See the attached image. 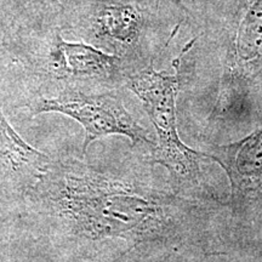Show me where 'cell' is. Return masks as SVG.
<instances>
[{"label": "cell", "instance_id": "cell-1", "mask_svg": "<svg viewBox=\"0 0 262 262\" xmlns=\"http://www.w3.org/2000/svg\"><path fill=\"white\" fill-rule=\"evenodd\" d=\"M37 186L72 228L93 238L139 242L206 228L203 206L79 162L50 163Z\"/></svg>", "mask_w": 262, "mask_h": 262}, {"label": "cell", "instance_id": "cell-9", "mask_svg": "<svg viewBox=\"0 0 262 262\" xmlns=\"http://www.w3.org/2000/svg\"><path fill=\"white\" fill-rule=\"evenodd\" d=\"M250 220H255L258 224V226H260V227L262 228V211L260 212V214H257V215H255L254 217H251Z\"/></svg>", "mask_w": 262, "mask_h": 262}, {"label": "cell", "instance_id": "cell-2", "mask_svg": "<svg viewBox=\"0 0 262 262\" xmlns=\"http://www.w3.org/2000/svg\"><path fill=\"white\" fill-rule=\"evenodd\" d=\"M192 44L193 41L189 42L175 61L178 67L175 74L157 72L150 64L126 78V86L142 101L158 137L150 162L168 170L175 189L180 193L183 188L192 187L199 182L202 178L201 162L205 157V153L196 152L182 142L176 123V96L181 83L180 61Z\"/></svg>", "mask_w": 262, "mask_h": 262}, {"label": "cell", "instance_id": "cell-5", "mask_svg": "<svg viewBox=\"0 0 262 262\" xmlns=\"http://www.w3.org/2000/svg\"><path fill=\"white\" fill-rule=\"evenodd\" d=\"M221 165L231 186V206L239 217L262 211V129L237 142L215 146L205 153Z\"/></svg>", "mask_w": 262, "mask_h": 262}, {"label": "cell", "instance_id": "cell-3", "mask_svg": "<svg viewBox=\"0 0 262 262\" xmlns=\"http://www.w3.org/2000/svg\"><path fill=\"white\" fill-rule=\"evenodd\" d=\"M32 114L61 113L77 120L85 130L83 153L95 140L108 135L129 137L133 145L155 147L147 131L127 112L114 94H85L74 89L61 91L56 97H40L31 104Z\"/></svg>", "mask_w": 262, "mask_h": 262}, {"label": "cell", "instance_id": "cell-4", "mask_svg": "<svg viewBox=\"0 0 262 262\" xmlns=\"http://www.w3.org/2000/svg\"><path fill=\"white\" fill-rule=\"evenodd\" d=\"M17 56L37 73L64 80H108L119 73V58L84 42H68L58 33L22 39Z\"/></svg>", "mask_w": 262, "mask_h": 262}, {"label": "cell", "instance_id": "cell-8", "mask_svg": "<svg viewBox=\"0 0 262 262\" xmlns=\"http://www.w3.org/2000/svg\"><path fill=\"white\" fill-rule=\"evenodd\" d=\"M100 32L106 37L123 42L134 41L139 35L141 17L131 6H104L97 18Z\"/></svg>", "mask_w": 262, "mask_h": 262}, {"label": "cell", "instance_id": "cell-7", "mask_svg": "<svg viewBox=\"0 0 262 262\" xmlns=\"http://www.w3.org/2000/svg\"><path fill=\"white\" fill-rule=\"evenodd\" d=\"M50 163L44 153L33 148L16 133L0 111V172L22 182H38Z\"/></svg>", "mask_w": 262, "mask_h": 262}, {"label": "cell", "instance_id": "cell-6", "mask_svg": "<svg viewBox=\"0 0 262 262\" xmlns=\"http://www.w3.org/2000/svg\"><path fill=\"white\" fill-rule=\"evenodd\" d=\"M232 80H248L262 70V0H243L228 61Z\"/></svg>", "mask_w": 262, "mask_h": 262}]
</instances>
